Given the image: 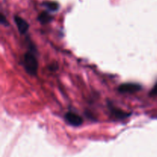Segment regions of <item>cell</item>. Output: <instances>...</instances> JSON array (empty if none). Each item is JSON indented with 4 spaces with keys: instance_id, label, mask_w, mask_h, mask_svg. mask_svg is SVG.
<instances>
[{
    "instance_id": "obj_8",
    "label": "cell",
    "mask_w": 157,
    "mask_h": 157,
    "mask_svg": "<svg viewBox=\"0 0 157 157\" xmlns=\"http://www.w3.org/2000/svg\"><path fill=\"white\" fill-rule=\"evenodd\" d=\"M150 95H151V96H157V83L155 84V86L153 87V88L151 90Z\"/></svg>"
},
{
    "instance_id": "obj_7",
    "label": "cell",
    "mask_w": 157,
    "mask_h": 157,
    "mask_svg": "<svg viewBox=\"0 0 157 157\" xmlns=\"http://www.w3.org/2000/svg\"><path fill=\"white\" fill-rule=\"evenodd\" d=\"M44 5L51 11H57L59 7V5L55 2H46L44 3Z\"/></svg>"
},
{
    "instance_id": "obj_1",
    "label": "cell",
    "mask_w": 157,
    "mask_h": 157,
    "mask_svg": "<svg viewBox=\"0 0 157 157\" xmlns=\"http://www.w3.org/2000/svg\"><path fill=\"white\" fill-rule=\"evenodd\" d=\"M24 66L26 71L31 75H35L38 72V63L37 58L32 52H27L24 55Z\"/></svg>"
},
{
    "instance_id": "obj_6",
    "label": "cell",
    "mask_w": 157,
    "mask_h": 157,
    "mask_svg": "<svg viewBox=\"0 0 157 157\" xmlns=\"http://www.w3.org/2000/svg\"><path fill=\"white\" fill-rule=\"evenodd\" d=\"M112 112H113V114L114 115L115 117H117V118H121V119H124V118L127 117H129V113H125L124 111H121L120 110H117V109L113 108L112 109Z\"/></svg>"
},
{
    "instance_id": "obj_2",
    "label": "cell",
    "mask_w": 157,
    "mask_h": 157,
    "mask_svg": "<svg viewBox=\"0 0 157 157\" xmlns=\"http://www.w3.org/2000/svg\"><path fill=\"white\" fill-rule=\"evenodd\" d=\"M66 121L74 127H78L83 123V119L81 116L73 112H67L64 116Z\"/></svg>"
},
{
    "instance_id": "obj_9",
    "label": "cell",
    "mask_w": 157,
    "mask_h": 157,
    "mask_svg": "<svg viewBox=\"0 0 157 157\" xmlns=\"http://www.w3.org/2000/svg\"><path fill=\"white\" fill-rule=\"evenodd\" d=\"M1 23L3 25H7V21H6V18L3 15H1Z\"/></svg>"
},
{
    "instance_id": "obj_3",
    "label": "cell",
    "mask_w": 157,
    "mask_h": 157,
    "mask_svg": "<svg viewBox=\"0 0 157 157\" xmlns=\"http://www.w3.org/2000/svg\"><path fill=\"white\" fill-rule=\"evenodd\" d=\"M141 89V86L135 83H125L118 87L121 93H135Z\"/></svg>"
},
{
    "instance_id": "obj_5",
    "label": "cell",
    "mask_w": 157,
    "mask_h": 157,
    "mask_svg": "<svg viewBox=\"0 0 157 157\" xmlns=\"http://www.w3.org/2000/svg\"><path fill=\"white\" fill-rule=\"evenodd\" d=\"M38 20H39V21L42 23V24H45V23L49 22V21H51V19H52V17H51V15H49L48 12H41L39 15H38Z\"/></svg>"
},
{
    "instance_id": "obj_4",
    "label": "cell",
    "mask_w": 157,
    "mask_h": 157,
    "mask_svg": "<svg viewBox=\"0 0 157 157\" xmlns=\"http://www.w3.org/2000/svg\"><path fill=\"white\" fill-rule=\"evenodd\" d=\"M15 21L20 33L25 34L26 32H27L28 29H29V25L25 20L23 19V18H21V17L15 15Z\"/></svg>"
}]
</instances>
